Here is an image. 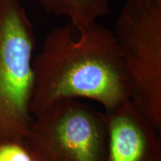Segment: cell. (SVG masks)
Segmentation results:
<instances>
[{
    "instance_id": "cell-2",
    "label": "cell",
    "mask_w": 161,
    "mask_h": 161,
    "mask_svg": "<svg viewBox=\"0 0 161 161\" xmlns=\"http://www.w3.org/2000/svg\"><path fill=\"white\" fill-rule=\"evenodd\" d=\"M34 28L20 0H0V139H23L32 119Z\"/></svg>"
},
{
    "instance_id": "cell-1",
    "label": "cell",
    "mask_w": 161,
    "mask_h": 161,
    "mask_svg": "<svg viewBox=\"0 0 161 161\" xmlns=\"http://www.w3.org/2000/svg\"><path fill=\"white\" fill-rule=\"evenodd\" d=\"M31 114L64 98H87L105 112L132 99V83L112 30L67 22L47 33L33 58Z\"/></svg>"
},
{
    "instance_id": "cell-6",
    "label": "cell",
    "mask_w": 161,
    "mask_h": 161,
    "mask_svg": "<svg viewBox=\"0 0 161 161\" xmlns=\"http://www.w3.org/2000/svg\"><path fill=\"white\" fill-rule=\"evenodd\" d=\"M47 13L65 16L77 25L98 22L110 14L109 0H36Z\"/></svg>"
},
{
    "instance_id": "cell-4",
    "label": "cell",
    "mask_w": 161,
    "mask_h": 161,
    "mask_svg": "<svg viewBox=\"0 0 161 161\" xmlns=\"http://www.w3.org/2000/svg\"><path fill=\"white\" fill-rule=\"evenodd\" d=\"M112 31L132 100L161 128V0H125Z\"/></svg>"
},
{
    "instance_id": "cell-5",
    "label": "cell",
    "mask_w": 161,
    "mask_h": 161,
    "mask_svg": "<svg viewBox=\"0 0 161 161\" xmlns=\"http://www.w3.org/2000/svg\"><path fill=\"white\" fill-rule=\"evenodd\" d=\"M105 114L107 161H161V128L132 99Z\"/></svg>"
},
{
    "instance_id": "cell-7",
    "label": "cell",
    "mask_w": 161,
    "mask_h": 161,
    "mask_svg": "<svg viewBox=\"0 0 161 161\" xmlns=\"http://www.w3.org/2000/svg\"><path fill=\"white\" fill-rule=\"evenodd\" d=\"M0 161H34L23 139H0Z\"/></svg>"
},
{
    "instance_id": "cell-3",
    "label": "cell",
    "mask_w": 161,
    "mask_h": 161,
    "mask_svg": "<svg viewBox=\"0 0 161 161\" xmlns=\"http://www.w3.org/2000/svg\"><path fill=\"white\" fill-rule=\"evenodd\" d=\"M23 142L34 161H107L106 114L76 98L60 99L32 116Z\"/></svg>"
}]
</instances>
